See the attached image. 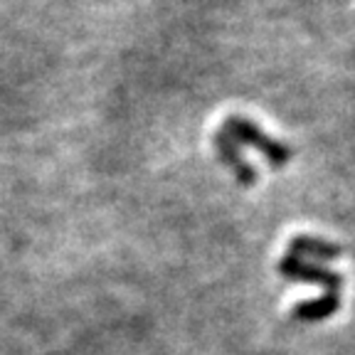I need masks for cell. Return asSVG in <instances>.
<instances>
[{
  "label": "cell",
  "mask_w": 355,
  "mask_h": 355,
  "mask_svg": "<svg viewBox=\"0 0 355 355\" xmlns=\"http://www.w3.org/2000/svg\"><path fill=\"white\" fill-rule=\"evenodd\" d=\"M222 131L227 133L230 139H232L237 146H250V148H257L272 168H284L288 161H291V148H288L286 144H282V141L272 139L266 131H261L252 119L227 116Z\"/></svg>",
  "instance_id": "obj_1"
},
{
  "label": "cell",
  "mask_w": 355,
  "mask_h": 355,
  "mask_svg": "<svg viewBox=\"0 0 355 355\" xmlns=\"http://www.w3.org/2000/svg\"><path fill=\"white\" fill-rule=\"evenodd\" d=\"M279 272H282L284 279L288 282H304V284H316V286H323L331 294H338L340 286H343V277L338 272H331L326 266L316 264V261H306L299 259L294 254H284V259L279 261Z\"/></svg>",
  "instance_id": "obj_2"
},
{
  "label": "cell",
  "mask_w": 355,
  "mask_h": 355,
  "mask_svg": "<svg viewBox=\"0 0 355 355\" xmlns=\"http://www.w3.org/2000/svg\"><path fill=\"white\" fill-rule=\"evenodd\" d=\"M212 146H215V150H217V158H220V161L234 173V178H237L239 183L242 185H254L257 183V171L250 166V163L244 161L242 148L230 139L227 133L217 131L215 136H212Z\"/></svg>",
  "instance_id": "obj_3"
},
{
  "label": "cell",
  "mask_w": 355,
  "mask_h": 355,
  "mask_svg": "<svg viewBox=\"0 0 355 355\" xmlns=\"http://www.w3.org/2000/svg\"><path fill=\"white\" fill-rule=\"evenodd\" d=\"M288 254L299 257V259L306 257V261H331L343 254V247L323 237H313V234H299L288 242Z\"/></svg>",
  "instance_id": "obj_4"
},
{
  "label": "cell",
  "mask_w": 355,
  "mask_h": 355,
  "mask_svg": "<svg viewBox=\"0 0 355 355\" xmlns=\"http://www.w3.org/2000/svg\"><path fill=\"white\" fill-rule=\"evenodd\" d=\"M338 309H340V294L326 291V294L318 296V299H313V301H301V304H296L291 313H294L296 321L316 323V321L331 318Z\"/></svg>",
  "instance_id": "obj_5"
}]
</instances>
